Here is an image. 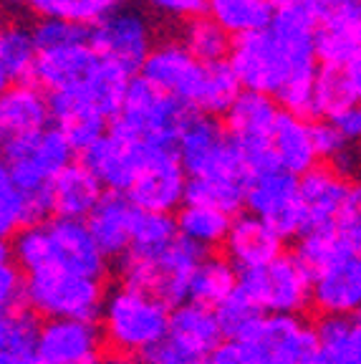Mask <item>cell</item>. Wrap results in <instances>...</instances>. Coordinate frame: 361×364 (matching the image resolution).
Returning a JSON list of instances; mask_svg holds the SVG:
<instances>
[{
	"instance_id": "1",
	"label": "cell",
	"mask_w": 361,
	"mask_h": 364,
	"mask_svg": "<svg viewBox=\"0 0 361 364\" xmlns=\"http://www.w3.org/2000/svg\"><path fill=\"white\" fill-rule=\"evenodd\" d=\"M141 76L157 89L167 91L170 97L198 114L222 119L235 99L243 94V84L232 71L230 61L200 63L185 46L172 38H159L152 56L144 63Z\"/></svg>"
},
{
	"instance_id": "2",
	"label": "cell",
	"mask_w": 361,
	"mask_h": 364,
	"mask_svg": "<svg viewBox=\"0 0 361 364\" xmlns=\"http://www.w3.org/2000/svg\"><path fill=\"white\" fill-rule=\"evenodd\" d=\"M192 109L167 91L149 84L144 76L131 79L124 107L109 124V134L122 142H141L152 147H175L192 117Z\"/></svg>"
},
{
	"instance_id": "3",
	"label": "cell",
	"mask_w": 361,
	"mask_h": 364,
	"mask_svg": "<svg viewBox=\"0 0 361 364\" xmlns=\"http://www.w3.org/2000/svg\"><path fill=\"white\" fill-rule=\"evenodd\" d=\"M170 318L172 309L164 301L119 284L107 294L99 326L112 352L141 357L167 336Z\"/></svg>"
},
{
	"instance_id": "4",
	"label": "cell",
	"mask_w": 361,
	"mask_h": 364,
	"mask_svg": "<svg viewBox=\"0 0 361 364\" xmlns=\"http://www.w3.org/2000/svg\"><path fill=\"white\" fill-rule=\"evenodd\" d=\"M210 256V250L192 243L187 238H177L159 256H134L124 253L117 261V273L122 286H129L141 294H149L170 309H177L190 301V281L198 266Z\"/></svg>"
},
{
	"instance_id": "5",
	"label": "cell",
	"mask_w": 361,
	"mask_h": 364,
	"mask_svg": "<svg viewBox=\"0 0 361 364\" xmlns=\"http://www.w3.org/2000/svg\"><path fill=\"white\" fill-rule=\"evenodd\" d=\"M177 154L190 180H220L250 185V172L240 149L227 136L217 117L192 114L177 142Z\"/></svg>"
},
{
	"instance_id": "6",
	"label": "cell",
	"mask_w": 361,
	"mask_h": 364,
	"mask_svg": "<svg viewBox=\"0 0 361 364\" xmlns=\"http://www.w3.org/2000/svg\"><path fill=\"white\" fill-rule=\"evenodd\" d=\"M104 281L71 271H41L28 276V306L43 321L48 318H79L99 324L107 304Z\"/></svg>"
},
{
	"instance_id": "7",
	"label": "cell",
	"mask_w": 361,
	"mask_h": 364,
	"mask_svg": "<svg viewBox=\"0 0 361 364\" xmlns=\"http://www.w3.org/2000/svg\"><path fill=\"white\" fill-rule=\"evenodd\" d=\"M278 114H281V107L273 97L243 91L222 117L227 136L240 149L253 180L281 170L276 149H273V132H276Z\"/></svg>"
},
{
	"instance_id": "8",
	"label": "cell",
	"mask_w": 361,
	"mask_h": 364,
	"mask_svg": "<svg viewBox=\"0 0 361 364\" xmlns=\"http://www.w3.org/2000/svg\"><path fill=\"white\" fill-rule=\"evenodd\" d=\"M157 43V31L144 8L124 6L89 28V46L96 56L124 68L131 79L141 76Z\"/></svg>"
},
{
	"instance_id": "9",
	"label": "cell",
	"mask_w": 361,
	"mask_h": 364,
	"mask_svg": "<svg viewBox=\"0 0 361 364\" xmlns=\"http://www.w3.org/2000/svg\"><path fill=\"white\" fill-rule=\"evenodd\" d=\"M237 291H243L263 314L301 316L306 309L313 306V276L306 271L296 253H283L268 266L243 271Z\"/></svg>"
},
{
	"instance_id": "10",
	"label": "cell",
	"mask_w": 361,
	"mask_h": 364,
	"mask_svg": "<svg viewBox=\"0 0 361 364\" xmlns=\"http://www.w3.org/2000/svg\"><path fill=\"white\" fill-rule=\"evenodd\" d=\"M235 341L255 347L268 364H308L321 357L316 324L291 314H260Z\"/></svg>"
},
{
	"instance_id": "11",
	"label": "cell",
	"mask_w": 361,
	"mask_h": 364,
	"mask_svg": "<svg viewBox=\"0 0 361 364\" xmlns=\"http://www.w3.org/2000/svg\"><path fill=\"white\" fill-rule=\"evenodd\" d=\"M227 61L243 84V91H255L273 99L296 74L286 48L278 43L271 28L232 38V51Z\"/></svg>"
},
{
	"instance_id": "12",
	"label": "cell",
	"mask_w": 361,
	"mask_h": 364,
	"mask_svg": "<svg viewBox=\"0 0 361 364\" xmlns=\"http://www.w3.org/2000/svg\"><path fill=\"white\" fill-rule=\"evenodd\" d=\"M245 210L266 220L283 240H298L308 230V215L301 200L298 177L286 170L268 172L250 180Z\"/></svg>"
},
{
	"instance_id": "13",
	"label": "cell",
	"mask_w": 361,
	"mask_h": 364,
	"mask_svg": "<svg viewBox=\"0 0 361 364\" xmlns=\"http://www.w3.org/2000/svg\"><path fill=\"white\" fill-rule=\"evenodd\" d=\"M187 185H190V177L182 167L177 149L147 144L141 170L126 198L136 210L177 215V210L185 205Z\"/></svg>"
},
{
	"instance_id": "14",
	"label": "cell",
	"mask_w": 361,
	"mask_h": 364,
	"mask_svg": "<svg viewBox=\"0 0 361 364\" xmlns=\"http://www.w3.org/2000/svg\"><path fill=\"white\" fill-rule=\"evenodd\" d=\"M104 331L94 321L48 318L43 321L38 354L53 364H104Z\"/></svg>"
},
{
	"instance_id": "15",
	"label": "cell",
	"mask_w": 361,
	"mask_h": 364,
	"mask_svg": "<svg viewBox=\"0 0 361 364\" xmlns=\"http://www.w3.org/2000/svg\"><path fill=\"white\" fill-rule=\"evenodd\" d=\"M0 152H3V165H23L51 182L79 159L76 149L56 124L38 134L0 142Z\"/></svg>"
},
{
	"instance_id": "16",
	"label": "cell",
	"mask_w": 361,
	"mask_h": 364,
	"mask_svg": "<svg viewBox=\"0 0 361 364\" xmlns=\"http://www.w3.org/2000/svg\"><path fill=\"white\" fill-rule=\"evenodd\" d=\"M48 233H51L53 268L104 281L109 268V258L96 245L86 220L53 218V220H48Z\"/></svg>"
},
{
	"instance_id": "17",
	"label": "cell",
	"mask_w": 361,
	"mask_h": 364,
	"mask_svg": "<svg viewBox=\"0 0 361 364\" xmlns=\"http://www.w3.org/2000/svg\"><path fill=\"white\" fill-rule=\"evenodd\" d=\"M283 243L286 240L268 225L266 220L255 218L253 213H240L232 218L230 233L222 245V256L237 268V271H255L268 263H273L278 256H283Z\"/></svg>"
},
{
	"instance_id": "18",
	"label": "cell",
	"mask_w": 361,
	"mask_h": 364,
	"mask_svg": "<svg viewBox=\"0 0 361 364\" xmlns=\"http://www.w3.org/2000/svg\"><path fill=\"white\" fill-rule=\"evenodd\" d=\"M144 152H147V144L122 142L117 136L107 134L94 147L86 149L79 159L94 172L96 180L104 185V190L126 195L141 170Z\"/></svg>"
},
{
	"instance_id": "19",
	"label": "cell",
	"mask_w": 361,
	"mask_h": 364,
	"mask_svg": "<svg viewBox=\"0 0 361 364\" xmlns=\"http://www.w3.org/2000/svg\"><path fill=\"white\" fill-rule=\"evenodd\" d=\"M53 127L48 94L38 84H18L0 94V142L31 136Z\"/></svg>"
},
{
	"instance_id": "20",
	"label": "cell",
	"mask_w": 361,
	"mask_h": 364,
	"mask_svg": "<svg viewBox=\"0 0 361 364\" xmlns=\"http://www.w3.org/2000/svg\"><path fill=\"white\" fill-rule=\"evenodd\" d=\"M313 309L321 316H356L361 309V253L313 279Z\"/></svg>"
},
{
	"instance_id": "21",
	"label": "cell",
	"mask_w": 361,
	"mask_h": 364,
	"mask_svg": "<svg viewBox=\"0 0 361 364\" xmlns=\"http://www.w3.org/2000/svg\"><path fill=\"white\" fill-rule=\"evenodd\" d=\"M167 339L177 344L192 362L198 364L203 359L212 357L215 349L225 341V334H222L215 309L187 301L182 306L172 309Z\"/></svg>"
},
{
	"instance_id": "22",
	"label": "cell",
	"mask_w": 361,
	"mask_h": 364,
	"mask_svg": "<svg viewBox=\"0 0 361 364\" xmlns=\"http://www.w3.org/2000/svg\"><path fill=\"white\" fill-rule=\"evenodd\" d=\"M102 58L89 43L63 46V48H51V51H41L38 66H36V84L45 94H56L81 86L91 79Z\"/></svg>"
},
{
	"instance_id": "23",
	"label": "cell",
	"mask_w": 361,
	"mask_h": 364,
	"mask_svg": "<svg viewBox=\"0 0 361 364\" xmlns=\"http://www.w3.org/2000/svg\"><path fill=\"white\" fill-rule=\"evenodd\" d=\"M134 215L136 208L124 193H109L107 190L86 220L96 245L102 248V253L109 261H119L129 250Z\"/></svg>"
},
{
	"instance_id": "24",
	"label": "cell",
	"mask_w": 361,
	"mask_h": 364,
	"mask_svg": "<svg viewBox=\"0 0 361 364\" xmlns=\"http://www.w3.org/2000/svg\"><path fill=\"white\" fill-rule=\"evenodd\" d=\"M301 200H303L306 215H308V228L331 225L339 218L341 208L346 203L351 182L341 177L326 162H318L313 170L298 177Z\"/></svg>"
},
{
	"instance_id": "25",
	"label": "cell",
	"mask_w": 361,
	"mask_h": 364,
	"mask_svg": "<svg viewBox=\"0 0 361 364\" xmlns=\"http://www.w3.org/2000/svg\"><path fill=\"white\" fill-rule=\"evenodd\" d=\"M104 185L96 180L89 167L76 159L53 180V218L63 220H89L99 200L104 198Z\"/></svg>"
},
{
	"instance_id": "26",
	"label": "cell",
	"mask_w": 361,
	"mask_h": 364,
	"mask_svg": "<svg viewBox=\"0 0 361 364\" xmlns=\"http://www.w3.org/2000/svg\"><path fill=\"white\" fill-rule=\"evenodd\" d=\"M38 46L28 23L8 18L0 28V86L33 84L38 66Z\"/></svg>"
},
{
	"instance_id": "27",
	"label": "cell",
	"mask_w": 361,
	"mask_h": 364,
	"mask_svg": "<svg viewBox=\"0 0 361 364\" xmlns=\"http://www.w3.org/2000/svg\"><path fill=\"white\" fill-rule=\"evenodd\" d=\"M273 149H276L281 170L301 177L318 165L316 144H313V129L308 119H301L296 114H278L276 132H273Z\"/></svg>"
},
{
	"instance_id": "28",
	"label": "cell",
	"mask_w": 361,
	"mask_h": 364,
	"mask_svg": "<svg viewBox=\"0 0 361 364\" xmlns=\"http://www.w3.org/2000/svg\"><path fill=\"white\" fill-rule=\"evenodd\" d=\"M43 318L31 306L0 314V364H23L38 354Z\"/></svg>"
},
{
	"instance_id": "29",
	"label": "cell",
	"mask_w": 361,
	"mask_h": 364,
	"mask_svg": "<svg viewBox=\"0 0 361 364\" xmlns=\"http://www.w3.org/2000/svg\"><path fill=\"white\" fill-rule=\"evenodd\" d=\"M293 253L313 279H316L318 273L326 271V268L344 261V258L356 256V250L351 248L349 240L341 235L336 223H331V225L308 228V230L296 240Z\"/></svg>"
},
{
	"instance_id": "30",
	"label": "cell",
	"mask_w": 361,
	"mask_h": 364,
	"mask_svg": "<svg viewBox=\"0 0 361 364\" xmlns=\"http://www.w3.org/2000/svg\"><path fill=\"white\" fill-rule=\"evenodd\" d=\"M6 6L26 11L36 21L43 18H63V21L79 23V26H96L109 13L124 8V0H3Z\"/></svg>"
},
{
	"instance_id": "31",
	"label": "cell",
	"mask_w": 361,
	"mask_h": 364,
	"mask_svg": "<svg viewBox=\"0 0 361 364\" xmlns=\"http://www.w3.org/2000/svg\"><path fill=\"white\" fill-rule=\"evenodd\" d=\"M237 281H240V271L225 256L210 253L198 266V271L192 273L190 301L208 309H217L235 294Z\"/></svg>"
},
{
	"instance_id": "32",
	"label": "cell",
	"mask_w": 361,
	"mask_h": 364,
	"mask_svg": "<svg viewBox=\"0 0 361 364\" xmlns=\"http://www.w3.org/2000/svg\"><path fill=\"white\" fill-rule=\"evenodd\" d=\"M177 41L200 63H220L230 58L232 36L212 16H195L177 26Z\"/></svg>"
},
{
	"instance_id": "33",
	"label": "cell",
	"mask_w": 361,
	"mask_h": 364,
	"mask_svg": "<svg viewBox=\"0 0 361 364\" xmlns=\"http://www.w3.org/2000/svg\"><path fill=\"white\" fill-rule=\"evenodd\" d=\"M273 11V0H210L208 16H212L232 38H237L271 28Z\"/></svg>"
},
{
	"instance_id": "34",
	"label": "cell",
	"mask_w": 361,
	"mask_h": 364,
	"mask_svg": "<svg viewBox=\"0 0 361 364\" xmlns=\"http://www.w3.org/2000/svg\"><path fill=\"white\" fill-rule=\"evenodd\" d=\"M316 334L326 364H361V326L354 316H321Z\"/></svg>"
},
{
	"instance_id": "35",
	"label": "cell",
	"mask_w": 361,
	"mask_h": 364,
	"mask_svg": "<svg viewBox=\"0 0 361 364\" xmlns=\"http://www.w3.org/2000/svg\"><path fill=\"white\" fill-rule=\"evenodd\" d=\"M175 218L182 238L203 245L205 250L222 248L232 225V215L205 205H182Z\"/></svg>"
},
{
	"instance_id": "36",
	"label": "cell",
	"mask_w": 361,
	"mask_h": 364,
	"mask_svg": "<svg viewBox=\"0 0 361 364\" xmlns=\"http://www.w3.org/2000/svg\"><path fill=\"white\" fill-rule=\"evenodd\" d=\"M356 104L359 99L346 79L344 68L321 66L316 76V89H313V117H316L313 122H333Z\"/></svg>"
},
{
	"instance_id": "37",
	"label": "cell",
	"mask_w": 361,
	"mask_h": 364,
	"mask_svg": "<svg viewBox=\"0 0 361 364\" xmlns=\"http://www.w3.org/2000/svg\"><path fill=\"white\" fill-rule=\"evenodd\" d=\"M177 238H180V230H177L175 215L136 210L134 225H131V245L126 253H134V256H159Z\"/></svg>"
},
{
	"instance_id": "38",
	"label": "cell",
	"mask_w": 361,
	"mask_h": 364,
	"mask_svg": "<svg viewBox=\"0 0 361 364\" xmlns=\"http://www.w3.org/2000/svg\"><path fill=\"white\" fill-rule=\"evenodd\" d=\"M245 198H248V185L243 182L190 180L185 205H205L235 218L245 213Z\"/></svg>"
},
{
	"instance_id": "39",
	"label": "cell",
	"mask_w": 361,
	"mask_h": 364,
	"mask_svg": "<svg viewBox=\"0 0 361 364\" xmlns=\"http://www.w3.org/2000/svg\"><path fill=\"white\" fill-rule=\"evenodd\" d=\"M33 38L38 51H51V48H63V46L89 43V28L79 23L63 21V18H43V21L31 23Z\"/></svg>"
},
{
	"instance_id": "40",
	"label": "cell",
	"mask_w": 361,
	"mask_h": 364,
	"mask_svg": "<svg viewBox=\"0 0 361 364\" xmlns=\"http://www.w3.org/2000/svg\"><path fill=\"white\" fill-rule=\"evenodd\" d=\"M215 314H217V321H220L225 339L235 341L237 336L248 329L250 321H253L255 316H260L263 311H258V309H255V304L250 301L243 291L235 289V294H232L225 304H220V306L215 309Z\"/></svg>"
},
{
	"instance_id": "41",
	"label": "cell",
	"mask_w": 361,
	"mask_h": 364,
	"mask_svg": "<svg viewBox=\"0 0 361 364\" xmlns=\"http://www.w3.org/2000/svg\"><path fill=\"white\" fill-rule=\"evenodd\" d=\"M109 124L112 122L99 117V114H84V117H76V119H68L63 124H58V129L66 134V139L71 142V147L76 149V154H84L89 147H94L99 139L109 134Z\"/></svg>"
},
{
	"instance_id": "42",
	"label": "cell",
	"mask_w": 361,
	"mask_h": 364,
	"mask_svg": "<svg viewBox=\"0 0 361 364\" xmlns=\"http://www.w3.org/2000/svg\"><path fill=\"white\" fill-rule=\"evenodd\" d=\"M28 306V273L13 261L0 263V314Z\"/></svg>"
},
{
	"instance_id": "43",
	"label": "cell",
	"mask_w": 361,
	"mask_h": 364,
	"mask_svg": "<svg viewBox=\"0 0 361 364\" xmlns=\"http://www.w3.org/2000/svg\"><path fill=\"white\" fill-rule=\"evenodd\" d=\"M336 228H339L341 235L351 243V248L356 253H361V177H356L351 182L346 203L341 208L339 218H336Z\"/></svg>"
},
{
	"instance_id": "44",
	"label": "cell",
	"mask_w": 361,
	"mask_h": 364,
	"mask_svg": "<svg viewBox=\"0 0 361 364\" xmlns=\"http://www.w3.org/2000/svg\"><path fill=\"white\" fill-rule=\"evenodd\" d=\"M144 8L152 16L167 18V21H175L180 26L195 16H205L210 0H144Z\"/></svg>"
},
{
	"instance_id": "45",
	"label": "cell",
	"mask_w": 361,
	"mask_h": 364,
	"mask_svg": "<svg viewBox=\"0 0 361 364\" xmlns=\"http://www.w3.org/2000/svg\"><path fill=\"white\" fill-rule=\"evenodd\" d=\"M313 129V144H316L318 162H333L346 147H351V142L339 132V127L333 122H311Z\"/></svg>"
},
{
	"instance_id": "46",
	"label": "cell",
	"mask_w": 361,
	"mask_h": 364,
	"mask_svg": "<svg viewBox=\"0 0 361 364\" xmlns=\"http://www.w3.org/2000/svg\"><path fill=\"white\" fill-rule=\"evenodd\" d=\"M321 26H354L361 23V0H313Z\"/></svg>"
},
{
	"instance_id": "47",
	"label": "cell",
	"mask_w": 361,
	"mask_h": 364,
	"mask_svg": "<svg viewBox=\"0 0 361 364\" xmlns=\"http://www.w3.org/2000/svg\"><path fill=\"white\" fill-rule=\"evenodd\" d=\"M210 362L212 364H268L266 359L260 357V352L255 347L243 344V341H230V339H225L220 347L215 349Z\"/></svg>"
},
{
	"instance_id": "48",
	"label": "cell",
	"mask_w": 361,
	"mask_h": 364,
	"mask_svg": "<svg viewBox=\"0 0 361 364\" xmlns=\"http://www.w3.org/2000/svg\"><path fill=\"white\" fill-rule=\"evenodd\" d=\"M333 124L339 127V132L351 144H359L361 142V104H356V107L346 109L344 114H339V117L333 119Z\"/></svg>"
},
{
	"instance_id": "49",
	"label": "cell",
	"mask_w": 361,
	"mask_h": 364,
	"mask_svg": "<svg viewBox=\"0 0 361 364\" xmlns=\"http://www.w3.org/2000/svg\"><path fill=\"white\" fill-rule=\"evenodd\" d=\"M328 165L339 172L341 177H346V180L354 182L356 172H359V167H361V149H359V144H351V147H346L344 152L333 159V162H328Z\"/></svg>"
},
{
	"instance_id": "50",
	"label": "cell",
	"mask_w": 361,
	"mask_h": 364,
	"mask_svg": "<svg viewBox=\"0 0 361 364\" xmlns=\"http://www.w3.org/2000/svg\"><path fill=\"white\" fill-rule=\"evenodd\" d=\"M344 74H346V79H349L351 89H354L356 99H359V104H361V48L349 58V63L344 66Z\"/></svg>"
},
{
	"instance_id": "51",
	"label": "cell",
	"mask_w": 361,
	"mask_h": 364,
	"mask_svg": "<svg viewBox=\"0 0 361 364\" xmlns=\"http://www.w3.org/2000/svg\"><path fill=\"white\" fill-rule=\"evenodd\" d=\"M104 364H141L139 357H131V354H119V352H109Z\"/></svg>"
},
{
	"instance_id": "52",
	"label": "cell",
	"mask_w": 361,
	"mask_h": 364,
	"mask_svg": "<svg viewBox=\"0 0 361 364\" xmlns=\"http://www.w3.org/2000/svg\"><path fill=\"white\" fill-rule=\"evenodd\" d=\"M23 364H53V362H48L45 357H41V354H36V357H31V359H26Z\"/></svg>"
},
{
	"instance_id": "53",
	"label": "cell",
	"mask_w": 361,
	"mask_h": 364,
	"mask_svg": "<svg viewBox=\"0 0 361 364\" xmlns=\"http://www.w3.org/2000/svg\"><path fill=\"white\" fill-rule=\"evenodd\" d=\"M308 364H326V362H323V357H318V359H313V362H308Z\"/></svg>"
},
{
	"instance_id": "54",
	"label": "cell",
	"mask_w": 361,
	"mask_h": 364,
	"mask_svg": "<svg viewBox=\"0 0 361 364\" xmlns=\"http://www.w3.org/2000/svg\"><path fill=\"white\" fill-rule=\"evenodd\" d=\"M354 318H356V324H359V326H361V309H359V314H356V316H354Z\"/></svg>"
},
{
	"instance_id": "55",
	"label": "cell",
	"mask_w": 361,
	"mask_h": 364,
	"mask_svg": "<svg viewBox=\"0 0 361 364\" xmlns=\"http://www.w3.org/2000/svg\"><path fill=\"white\" fill-rule=\"evenodd\" d=\"M359 149H361V142H359Z\"/></svg>"
}]
</instances>
